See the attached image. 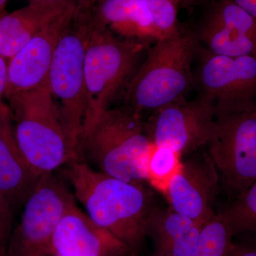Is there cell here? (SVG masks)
<instances>
[{
	"mask_svg": "<svg viewBox=\"0 0 256 256\" xmlns=\"http://www.w3.org/2000/svg\"><path fill=\"white\" fill-rule=\"evenodd\" d=\"M228 256H256V247L247 244H234Z\"/></svg>",
	"mask_w": 256,
	"mask_h": 256,
	"instance_id": "obj_26",
	"label": "cell"
},
{
	"mask_svg": "<svg viewBox=\"0 0 256 256\" xmlns=\"http://www.w3.org/2000/svg\"><path fill=\"white\" fill-rule=\"evenodd\" d=\"M198 72L202 98L216 118L256 108V56L229 57L208 50Z\"/></svg>",
	"mask_w": 256,
	"mask_h": 256,
	"instance_id": "obj_9",
	"label": "cell"
},
{
	"mask_svg": "<svg viewBox=\"0 0 256 256\" xmlns=\"http://www.w3.org/2000/svg\"><path fill=\"white\" fill-rule=\"evenodd\" d=\"M234 236L232 226L223 212L215 214L202 226L194 256H228L234 245Z\"/></svg>",
	"mask_w": 256,
	"mask_h": 256,
	"instance_id": "obj_19",
	"label": "cell"
},
{
	"mask_svg": "<svg viewBox=\"0 0 256 256\" xmlns=\"http://www.w3.org/2000/svg\"><path fill=\"white\" fill-rule=\"evenodd\" d=\"M150 13L156 30L162 36L172 34L180 30L178 4L175 0H141Z\"/></svg>",
	"mask_w": 256,
	"mask_h": 256,
	"instance_id": "obj_22",
	"label": "cell"
},
{
	"mask_svg": "<svg viewBox=\"0 0 256 256\" xmlns=\"http://www.w3.org/2000/svg\"><path fill=\"white\" fill-rule=\"evenodd\" d=\"M152 144L138 112L109 108L82 138L77 159L109 176L144 184Z\"/></svg>",
	"mask_w": 256,
	"mask_h": 256,
	"instance_id": "obj_2",
	"label": "cell"
},
{
	"mask_svg": "<svg viewBox=\"0 0 256 256\" xmlns=\"http://www.w3.org/2000/svg\"><path fill=\"white\" fill-rule=\"evenodd\" d=\"M90 24V8L80 6L60 35L47 78L74 160L86 114L84 60Z\"/></svg>",
	"mask_w": 256,
	"mask_h": 256,
	"instance_id": "obj_5",
	"label": "cell"
},
{
	"mask_svg": "<svg viewBox=\"0 0 256 256\" xmlns=\"http://www.w3.org/2000/svg\"><path fill=\"white\" fill-rule=\"evenodd\" d=\"M74 202V194L52 174L42 176L24 204L4 256H54L56 228Z\"/></svg>",
	"mask_w": 256,
	"mask_h": 256,
	"instance_id": "obj_7",
	"label": "cell"
},
{
	"mask_svg": "<svg viewBox=\"0 0 256 256\" xmlns=\"http://www.w3.org/2000/svg\"><path fill=\"white\" fill-rule=\"evenodd\" d=\"M181 154L166 146L152 144L146 169V182L166 193L170 182L181 166Z\"/></svg>",
	"mask_w": 256,
	"mask_h": 256,
	"instance_id": "obj_20",
	"label": "cell"
},
{
	"mask_svg": "<svg viewBox=\"0 0 256 256\" xmlns=\"http://www.w3.org/2000/svg\"><path fill=\"white\" fill-rule=\"evenodd\" d=\"M90 14L96 23L124 40L144 42L163 38L141 0H94Z\"/></svg>",
	"mask_w": 256,
	"mask_h": 256,
	"instance_id": "obj_16",
	"label": "cell"
},
{
	"mask_svg": "<svg viewBox=\"0 0 256 256\" xmlns=\"http://www.w3.org/2000/svg\"><path fill=\"white\" fill-rule=\"evenodd\" d=\"M76 4H30L0 18V54L6 60L47 24Z\"/></svg>",
	"mask_w": 256,
	"mask_h": 256,
	"instance_id": "obj_18",
	"label": "cell"
},
{
	"mask_svg": "<svg viewBox=\"0 0 256 256\" xmlns=\"http://www.w3.org/2000/svg\"><path fill=\"white\" fill-rule=\"evenodd\" d=\"M54 256H117L129 250L122 242L97 225L73 202L54 236Z\"/></svg>",
	"mask_w": 256,
	"mask_h": 256,
	"instance_id": "obj_14",
	"label": "cell"
},
{
	"mask_svg": "<svg viewBox=\"0 0 256 256\" xmlns=\"http://www.w3.org/2000/svg\"><path fill=\"white\" fill-rule=\"evenodd\" d=\"M18 146L40 175L53 174L74 160L63 124L47 84L8 99Z\"/></svg>",
	"mask_w": 256,
	"mask_h": 256,
	"instance_id": "obj_4",
	"label": "cell"
},
{
	"mask_svg": "<svg viewBox=\"0 0 256 256\" xmlns=\"http://www.w3.org/2000/svg\"><path fill=\"white\" fill-rule=\"evenodd\" d=\"M256 18V0H232Z\"/></svg>",
	"mask_w": 256,
	"mask_h": 256,
	"instance_id": "obj_27",
	"label": "cell"
},
{
	"mask_svg": "<svg viewBox=\"0 0 256 256\" xmlns=\"http://www.w3.org/2000/svg\"><path fill=\"white\" fill-rule=\"evenodd\" d=\"M8 78V62L0 54V102L4 101Z\"/></svg>",
	"mask_w": 256,
	"mask_h": 256,
	"instance_id": "obj_24",
	"label": "cell"
},
{
	"mask_svg": "<svg viewBox=\"0 0 256 256\" xmlns=\"http://www.w3.org/2000/svg\"><path fill=\"white\" fill-rule=\"evenodd\" d=\"M144 45L142 42L120 40L96 23L90 14L84 60L86 114L82 139L127 86Z\"/></svg>",
	"mask_w": 256,
	"mask_h": 256,
	"instance_id": "obj_6",
	"label": "cell"
},
{
	"mask_svg": "<svg viewBox=\"0 0 256 256\" xmlns=\"http://www.w3.org/2000/svg\"><path fill=\"white\" fill-rule=\"evenodd\" d=\"M220 184L208 153H197L181 162L166 194L174 212L204 225L215 214L214 203Z\"/></svg>",
	"mask_w": 256,
	"mask_h": 256,
	"instance_id": "obj_12",
	"label": "cell"
},
{
	"mask_svg": "<svg viewBox=\"0 0 256 256\" xmlns=\"http://www.w3.org/2000/svg\"><path fill=\"white\" fill-rule=\"evenodd\" d=\"M178 3V6H188L190 5L195 4L200 0H175Z\"/></svg>",
	"mask_w": 256,
	"mask_h": 256,
	"instance_id": "obj_28",
	"label": "cell"
},
{
	"mask_svg": "<svg viewBox=\"0 0 256 256\" xmlns=\"http://www.w3.org/2000/svg\"><path fill=\"white\" fill-rule=\"evenodd\" d=\"M66 174L74 196L97 225L136 256L148 236L154 206L144 184L128 182L96 170L82 160L68 163Z\"/></svg>",
	"mask_w": 256,
	"mask_h": 256,
	"instance_id": "obj_1",
	"label": "cell"
},
{
	"mask_svg": "<svg viewBox=\"0 0 256 256\" xmlns=\"http://www.w3.org/2000/svg\"><path fill=\"white\" fill-rule=\"evenodd\" d=\"M216 122L214 109L208 102L184 98L154 110L146 129L154 146L171 148L182 156L208 144Z\"/></svg>",
	"mask_w": 256,
	"mask_h": 256,
	"instance_id": "obj_10",
	"label": "cell"
},
{
	"mask_svg": "<svg viewBox=\"0 0 256 256\" xmlns=\"http://www.w3.org/2000/svg\"><path fill=\"white\" fill-rule=\"evenodd\" d=\"M206 146L220 184L237 198L256 181V108L217 117Z\"/></svg>",
	"mask_w": 256,
	"mask_h": 256,
	"instance_id": "obj_8",
	"label": "cell"
},
{
	"mask_svg": "<svg viewBox=\"0 0 256 256\" xmlns=\"http://www.w3.org/2000/svg\"><path fill=\"white\" fill-rule=\"evenodd\" d=\"M80 6L72 5L40 30L8 60L4 98L30 92L47 84L56 47L64 30Z\"/></svg>",
	"mask_w": 256,
	"mask_h": 256,
	"instance_id": "obj_11",
	"label": "cell"
},
{
	"mask_svg": "<svg viewBox=\"0 0 256 256\" xmlns=\"http://www.w3.org/2000/svg\"><path fill=\"white\" fill-rule=\"evenodd\" d=\"M42 176L25 159L15 137L9 106L0 102V195L14 210L23 206Z\"/></svg>",
	"mask_w": 256,
	"mask_h": 256,
	"instance_id": "obj_15",
	"label": "cell"
},
{
	"mask_svg": "<svg viewBox=\"0 0 256 256\" xmlns=\"http://www.w3.org/2000/svg\"><path fill=\"white\" fill-rule=\"evenodd\" d=\"M200 38L214 55L256 56V18L232 0H216L202 22Z\"/></svg>",
	"mask_w": 256,
	"mask_h": 256,
	"instance_id": "obj_13",
	"label": "cell"
},
{
	"mask_svg": "<svg viewBox=\"0 0 256 256\" xmlns=\"http://www.w3.org/2000/svg\"><path fill=\"white\" fill-rule=\"evenodd\" d=\"M202 226L172 208L156 207L148 228V236L154 242L151 256H194Z\"/></svg>",
	"mask_w": 256,
	"mask_h": 256,
	"instance_id": "obj_17",
	"label": "cell"
},
{
	"mask_svg": "<svg viewBox=\"0 0 256 256\" xmlns=\"http://www.w3.org/2000/svg\"><path fill=\"white\" fill-rule=\"evenodd\" d=\"M236 234L256 232V181L223 212Z\"/></svg>",
	"mask_w": 256,
	"mask_h": 256,
	"instance_id": "obj_21",
	"label": "cell"
},
{
	"mask_svg": "<svg viewBox=\"0 0 256 256\" xmlns=\"http://www.w3.org/2000/svg\"><path fill=\"white\" fill-rule=\"evenodd\" d=\"M30 4H76L78 6L92 4L94 0H28Z\"/></svg>",
	"mask_w": 256,
	"mask_h": 256,
	"instance_id": "obj_25",
	"label": "cell"
},
{
	"mask_svg": "<svg viewBox=\"0 0 256 256\" xmlns=\"http://www.w3.org/2000/svg\"><path fill=\"white\" fill-rule=\"evenodd\" d=\"M8 0H0V18L8 14L6 12V6Z\"/></svg>",
	"mask_w": 256,
	"mask_h": 256,
	"instance_id": "obj_29",
	"label": "cell"
},
{
	"mask_svg": "<svg viewBox=\"0 0 256 256\" xmlns=\"http://www.w3.org/2000/svg\"><path fill=\"white\" fill-rule=\"evenodd\" d=\"M14 210L9 202L0 195V249L5 256L10 234L14 226Z\"/></svg>",
	"mask_w": 256,
	"mask_h": 256,
	"instance_id": "obj_23",
	"label": "cell"
},
{
	"mask_svg": "<svg viewBox=\"0 0 256 256\" xmlns=\"http://www.w3.org/2000/svg\"><path fill=\"white\" fill-rule=\"evenodd\" d=\"M0 256H4V254H3L2 252L1 249H0Z\"/></svg>",
	"mask_w": 256,
	"mask_h": 256,
	"instance_id": "obj_30",
	"label": "cell"
},
{
	"mask_svg": "<svg viewBox=\"0 0 256 256\" xmlns=\"http://www.w3.org/2000/svg\"><path fill=\"white\" fill-rule=\"evenodd\" d=\"M195 52L194 37L181 28L154 42L126 88V107L140 114L184 98L193 80Z\"/></svg>",
	"mask_w": 256,
	"mask_h": 256,
	"instance_id": "obj_3",
	"label": "cell"
}]
</instances>
